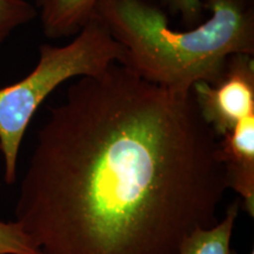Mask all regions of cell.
<instances>
[{
	"instance_id": "1",
	"label": "cell",
	"mask_w": 254,
	"mask_h": 254,
	"mask_svg": "<svg viewBox=\"0 0 254 254\" xmlns=\"http://www.w3.org/2000/svg\"><path fill=\"white\" fill-rule=\"evenodd\" d=\"M218 150L193 92L114 63L50 109L14 221L43 254H178L218 222L228 189Z\"/></svg>"
},
{
	"instance_id": "2",
	"label": "cell",
	"mask_w": 254,
	"mask_h": 254,
	"mask_svg": "<svg viewBox=\"0 0 254 254\" xmlns=\"http://www.w3.org/2000/svg\"><path fill=\"white\" fill-rule=\"evenodd\" d=\"M209 17L179 31L148 0H103L94 14L125 50L122 65L159 86L187 94L199 81L215 84L228 58L254 56V0H201Z\"/></svg>"
},
{
	"instance_id": "3",
	"label": "cell",
	"mask_w": 254,
	"mask_h": 254,
	"mask_svg": "<svg viewBox=\"0 0 254 254\" xmlns=\"http://www.w3.org/2000/svg\"><path fill=\"white\" fill-rule=\"evenodd\" d=\"M75 36L65 46L40 45L36 67L20 81L0 88V152L7 184L17 180L21 142L46 98L69 79L98 75L125 59L124 47L95 14Z\"/></svg>"
},
{
	"instance_id": "4",
	"label": "cell",
	"mask_w": 254,
	"mask_h": 254,
	"mask_svg": "<svg viewBox=\"0 0 254 254\" xmlns=\"http://www.w3.org/2000/svg\"><path fill=\"white\" fill-rule=\"evenodd\" d=\"M192 92L200 114L218 138L254 114V56L236 53L227 60L220 80L199 81Z\"/></svg>"
},
{
	"instance_id": "5",
	"label": "cell",
	"mask_w": 254,
	"mask_h": 254,
	"mask_svg": "<svg viewBox=\"0 0 254 254\" xmlns=\"http://www.w3.org/2000/svg\"><path fill=\"white\" fill-rule=\"evenodd\" d=\"M218 145L228 189L244 199L247 213L254 217V114L221 136Z\"/></svg>"
},
{
	"instance_id": "6",
	"label": "cell",
	"mask_w": 254,
	"mask_h": 254,
	"mask_svg": "<svg viewBox=\"0 0 254 254\" xmlns=\"http://www.w3.org/2000/svg\"><path fill=\"white\" fill-rule=\"evenodd\" d=\"M103 0H36L44 34L57 40L78 34Z\"/></svg>"
},
{
	"instance_id": "7",
	"label": "cell",
	"mask_w": 254,
	"mask_h": 254,
	"mask_svg": "<svg viewBox=\"0 0 254 254\" xmlns=\"http://www.w3.org/2000/svg\"><path fill=\"white\" fill-rule=\"evenodd\" d=\"M240 205L236 200L221 221L207 228H196L180 244L178 254H236L231 247L232 233Z\"/></svg>"
},
{
	"instance_id": "8",
	"label": "cell",
	"mask_w": 254,
	"mask_h": 254,
	"mask_svg": "<svg viewBox=\"0 0 254 254\" xmlns=\"http://www.w3.org/2000/svg\"><path fill=\"white\" fill-rule=\"evenodd\" d=\"M37 17L36 6L28 0H0V47L18 27Z\"/></svg>"
},
{
	"instance_id": "9",
	"label": "cell",
	"mask_w": 254,
	"mask_h": 254,
	"mask_svg": "<svg viewBox=\"0 0 254 254\" xmlns=\"http://www.w3.org/2000/svg\"><path fill=\"white\" fill-rule=\"evenodd\" d=\"M0 254H43L17 222L0 221Z\"/></svg>"
},
{
	"instance_id": "10",
	"label": "cell",
	"mask_w": 254,
	"mask_h": 254,
	"mask_svg": "<svg viewBox=\"0 0 254 254\" xmlns=\"http://www.w3.org/2000/svg\"><path fill=\"white\" fill-rule=\"evenodd\" d=\"M163 4L172 14H180L185 28L194 27L204 19L201 0H163Z\"/></svg>"
},
{
	"instance_id": "11",
	"label": "cell",
	"mask_w": 254,
	"mask_h": 254,
	"mask_svg": "<svg viewBox=\"0 0 254 254\" xmlns=\"http://www.w3.org/2000/svg\"><path fill=\"white\" fill-rule=\"evenodd\" d=\"M251 254H254V252H253V251H252V252H251Z\"/></svg>"
}]
</instances>
